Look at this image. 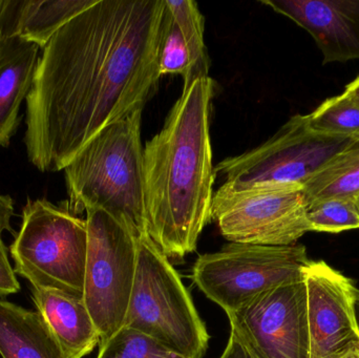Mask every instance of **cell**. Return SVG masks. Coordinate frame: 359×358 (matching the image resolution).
<instances>
[{"label":"cell","mask_w":359,"mask_h":358,"mask_svg":"<svg viewBox=\"0 0 359 358\" xmlns=\"http://www.w3.org/2000/svg\"><path fill=\"white\" fill-rule=\"evenodd\" d=\"M165 0H96L42 50L23 142L39 172L65 170L99 132L144 109L159 83Z\"/></svg>","instance_id":"cell-1"},{"label":"cell","mask_w":359,"mask_h":358,"mask_svg":"<svg viewBox=\"0 0 359 358\" xmlns=\"http://www.w3.org/2000/svg\"><path fill=\"white\" fill-rule=\"evenodd\" d=\"M215 81L183 88L163 128L144 147L147 233L170 258L196 250L211 222L215 172L210 119Z\"/></svg>","instance_id":"cell-2"},{"label":"cell","mask_w":359,"mask_h":358,"mask_svg":"<svg viewBox=\"0 0 359 358\" xmlns=\"http://www.w3.org/2000/svg\"><path fill=\"white\" fill-rule=\"evenodd\" d=\"M143 109L99 132L65 168L72 214L102 209L137 239L147 233Z\"/></svg>","instance_id":"cell-3"},{"label":"cell","mask_w":359,"mask_h":358,"mask_svg":"<svg viewBox=\"0 0 359 358\" xmlns=\"http://www.w3.org/2000/svg\"><path fill=\"white\" fill-rule=\"evenodd\" d=\"M137 245L136 277L124 326L183 357L202 358L210 336L178 271L149 235L137 239Z\"/></svg>","instance_id":"cell-4"},{"label":"cell","mask_w":359,"mask_h":358,"mask_svg":"<svg viewBox=\"0 0 359 358\" xmlns=\"http://www.w3.org/2000/svg\"><path fill=\"white\" fill-rule=\"evenodd\" d=\"M10 254L15 273L32 287L83 298L88 225L65 203L57 206L46 199H27Z\"/></svg>","instance_id":"cell-5"},{"label":"cell","mask_w":359,"mask_h":358,"mask_svg":"<svg viewBox=\"0 0 359 358\" xmlns=\"http://www.w3.org/2000/svg\"><path fill=\"white\" fill-rule=\"evenodd\" d=\"M356 139L316 132L310 126L309 115H295L263 144L219 162L215 177L221 179V186L232 191L255 186L303 188Z\"/></svg>","instance_id":"cell-6"},{"label":"cell","mask_w":359,"mask_h":358,"mask_svg":"<svg viewBox=\"0 0 359 358\" xmlns=\"http://www.w3.org/2000/svg\"><path fill=\"white\" fill-rule=\"evenodd\" d=\"M310 261L305 246L299 244L229 243L219 252L198 256L192 281L229 315L263 292L303 280Z\"/></svg>","instance_id":"cell-7"},{"label":"cell","mask_w":359,"mask_h":358,"mask_svg":"<svg viewBox=\"0 0 359 358\" xmlns=\"http://www.w3.org/2000/svg\"><path fill=\"white\" fill-rule=\"evenodd\" d=\"M83 301L107 342L126 323L137 269V237L102 209L86 212Z\"/></svg>","instance_id":"cell-8"},{"label":"cell","mask_w":359,"mask_h":358,"mask_svg":"<svg viewBox=\"0 0 359 358\" xmlns=\"http://www.w3.org/2000/svg\"><path fill=\"white\" fill-rule=\"evenodd\" d=\"M302 187L219 185L213 193L211 221L230 243L290 246L311 231Z\"/></svg>","instance_id":"cell-9"},{"label":"cell","mask_w":359,"mask_h":358,"mask_svg":"<svg viewBox=\"0 0 359 358\" xmlns=\"http://www.w3.org/2000/svg\"><path fill=\"white\" fill-rule=\"evenodd\" d=\"M228 319L231 332L259 358H309L304 279L263 292Z\"/></svg>","instance_id":"cell-10"},{"label":"cell","mask_w":359,"mask_h":358,"mask_svg":"<svg viewBox=\"0 0 359 358\" xmlns=\"http://www.w3.org/2000/svg\"><path fill=\"white\" fill-rule=\"evenodd\" d=\"M309 358H335L359 340L353 302V281L323 261L306 266Z\"/></svg>","instance_id":"cell-11"},{"label":"cell","mask_w":359,"mask_h":358,"mask_svg":"<svg viewBox=\"0 0 359 358\" xmlns=\"http://www.w3.org/2000/svg\"><path fill=\"white\" fill-rule=\"evenodd\" d=\"M308 32L323 63L359 60V0H261Z\"/></svg>","instance_id":"cell-12"},{"label":"cell","mask_w":359,"mask_h":358,"mask_svg":"<svg viewBox=\"0 0 359 358\" xmlns=\"http://www.w3.org/2000/svg\"><path fill=\"white\" fill-rule=\"evenodd\" d=\"M32 298L65 358H83L100 344V336L83 298L40 287H32Z\"/></svg>","instance_id":"cell-13"},{"label":"cell","mask_w":359,"mask_h":358,"mask_svg":"<svg viewBox=\"0 0 359 358\" xmlns=\"http://www.w3.org/2000/svg\"><path fill=\"white\" fill-rule=\"evenodd\" d=\"M39 46L0 31V147H8L20 124V107L33 85Z\"/></svg>","instance_id":"cell-14"},{"label":"cell","mask_w":359,"mask_h":358,"mask_svg":"<svg viewBox=\"0 0 359 358\" xmlns=\"http://www.w3.org/2000/svg\"><path fill=\"white\" fill-rule=\"evenodd\" d=\"M96 0H0V31L43 50L53 36Z\"/></svg>","instance_id":"cell-15"},{"label":"cell","mask_w":359,"mask_h":358,"mask_svg":"<svg viewBox=\"0 0 359 358\" xmlns=\"http://www.w3.org/2000/svg\"><path fill=\"white\" fill-rule=\"evenodd\" d=\"M1 358H65L39 313L0 298Z\"/></svg>","instance_id":"cell-16"},{"label":"cell","mask_w":359,"mask_h":358,"mask_svg":"<svg viewBox=\"0 0 359 358\" xmlns=\"http://www.w3.org/2000/svg\"><path fill=\"white\" fill-rule=\"evenodd\" d=\"M308 203L359 195V138L337 153L303 186Z\"/></svg>","instance_id":"cell-17"},{"label":"cell","mask_w":359,"mask_h":358,"mask_svg":"<svg viewBox=\"0 0 359 358\" xmlns=\"http://www.w3.org/2000/svg\"><path fill=\"white\" fill-rule=\"evenodd\" d=\"M166 8L185 37L191 53L192 67L184 88L194 80L209 77V57L204 39V16L194 0H165Z\"/></svg>","instance_id":"cell-18"},{"label":"cell","mask_w":359,"mask_h":358,"mask_svg":"<svg viewBox=\"0 0 359 358\" xmlns=\"http://www.w3.org/2000/svg\"><path fill=\"white\" fill-rule=\"evenodd\" d=\"M309 123L316 132L359 138V102L347 92L327 99L309 113Z\"/></svg>","instance_id":"cell-19"},{"label":"cell","mask_w":359,"mask_h":358,"mask_svg":"<svg viewBox=\"0 0 359 358\" xmlns=\"http://www.w3.org/2000/svg\"><path fill=\"white\" fill-rule=\"evenodd\" d=\"M311 231L339 233L359 229L358 198H329L308 203Z\"/></svg>","instance_id":"cell-20"},{"label":"cell","mask_w":359,"mask_h":358,"mask_svg":"<svg viewBox=\"0 0 359 358\" xmlns=\"http://www.w3.org/2000/svg\"><path fill=\"white\" fill-rule=\"evenodd\" d=\"M97 358H187L158 342L155 338L123 327L100 344Z\"/></svg>","instance_id":"cell-21"},{"label":"cell","mask_w":359,"mask_h":358,"mask_svg":"<svg viewBox=\"0 0 359 358\" xmlns=\"http://www.w3.org/2000/svg\"><path fill=\"white\" fill-rule=\"evenodd\" d=\"M166 4V2H165ZM192 58L183 33L166 8L165 27L159 53L160 76L180 75L184 81L191 71Z\"/></svg>","instance_id":"cell-22"},{"label":"cell","mask_w":359,"mask_h":358,"mask_svg":"<svg viewBox=\"0 0 359 358\" xmlns=\"http://www.w3.org/2000/svg\"><path fill=\"white\" fill-rule=\"evenodd\" d=\"M20 284L8 258L6 246L0 239V296L17 294Z\"/></svg>","instance_id":"cell-23"},{"label":"cell","mask_w":359,"mask_h":358,"mask_svg":"<svg viewBox=\"0 0 359 358\" xmlns=\"http://www.w3.org/2000/svg\"><path fill=\"white\" fill-rule=\"evenodd\" d=\"M219 358H259L233 332H230L227 346Z\"/></svg>","instance_id":"cell-24"},{"label":"cell","mask_w":359,"mask_h":358,"mask_svg":"<svg viewBox=\"0 0 359 358\" xmlns=\"http://www.w3.org/2000/svg\"><path fill=\"white\" fill-rule=\"evenodd\" d=\"M14 216V201L8 195L0 193V239L4 231H12L11 220Z\"/></svg>","instance_id":"cell-25"},{"label":"cell","mask_w":359,"mask_h":358,"mask_svg":"<svg viewBox=\"0 0 359 358\" xmlns=\"http://www.w3.org/2000/svg\"><path fill=\"white\" fill-rule=\"evenodd\" d=\"M335 358H359V340L352 343Z\"/></svg>","instance_id":"cell-26"},{"label":"cell","mask_w":359,"mask_h":358,"mask_svg":"<svg viewBox=\"0 0 359 358\" xmlns=\"http://www.w3.org/2000/svg\"><path fill=\"white\" fill-rule=\"evenodd\" d=\"M345 92L348 94L351 95L358 102H359V76L353 81L350 82L347 86H346Z\"/></svg>","instance_id":"cell-27"},{"label":"cell","mask_w":359,"mask_h":358,"mask_svg":"<svg viewBox=\"0 0 359 358\" xmlns=\"http://www.w3.org/2000/svg\"><path fill=\"white\" fill-rule=\"evenodd\" d=\"M353 312L356 330H358V333L359 336V289H358V288H356L355 294H354Z\"/></svg>","instance_id":"cell-28"},{"label":"cell","mask_w":359,"mask_h":358,"mask_svg":"<svg viewBox=\"0 0 359 358\" xmlns=\"http://www.w3.org/2000/svg\"><path fill=\"white\" fill-rule=\"evenodd\" d=\"M358 205H359V195L358 197Z\"/></svg>","instance_id":"cell-29"}]
</instances>
